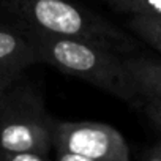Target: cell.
<instances>
[{
    "label": "cell",
    "mask_w": 161,
    "mask_h": 161,
    "mask_svg": "<svg viewBox=\"0 0 161 161\" xmlns=\"http://www.w3.org/2000/svg\"><path fill=\"white\" fill-rule=\"evenodd\" d=\"M22 32L35 46L40 62L52 65L63 74L84 79L122 101L139 104L141 97L123 57L115 51L92 41L54 36L27 27Z\"/></svg>",
    "instance_id": "6da1fadb"
},
{
    "label": "cell",
    "mask_w": 161,
    "mask_h": 161,
    "mask_svg": "<svg viewBox=\"0 0 161 161\" xmlns=\"http://www.w3.org/2000/svg\"><path fill=\"white\" fill-rule=\"evenodd\" d=\"M0 7L19 22L47 35L92 41L126 55L134 40L103 16L69 0H0Z\"/></svg>",
    "instance_id": "7a4b0ae2"
},
{
    "label": "cell",
    "mask_w": 161,
    "mask_h": 161,
    "mask_svg": "<svg viewBox=\"0 0 161 161\" xmlns=\"http://www.w3.org/2000/svg\"><path fill=\"white\" fill-rule=\"evenodd\" d=\"M51 122L32 87L14 80L0 92V152H32L47 159L52 150Z\"/></svg>",
    "instance_id": "3957f363"
},
{
    "label": "cell",
    "mask_w": 161,
    "mask_h": 161,
    "mask_svg": "<svg viewBox=\"0 0 161 161\" xmlns=\"http://www.w3.org/2000/svg\"><path fill=\"white\" fill-rule=\"evenodd\" d=\"M51 145L58 161H128L130 147L114 126L103 122H51Z\"/></svg>",
    "instance_id": "277c9868"
},
{
    "label": "cell",
    "mask_w": 161,
    "mask_h": 161,
    "mask_svg": "<svg viewBox=\"0 0 161 161\" xmlns=\"http://www.w3.org/2000/svg\"><path fill=\"white\" fill-rule=\"evenodd\" d=\"M36 62H40L36 49L24 32L0 25V71L18 79Z\"/></svg>",
    "instance_id": "5b68a950"
},
{
    "label": "cell",
    "mask_w": 161,
    "mask_h": 161,
    "mask_svg": "<svg viewBox=\"0 0 161 161\" xmlns=\"http://www.w3.org/2000/svg\"><path fill=\"white\" fill-rule=\"evenodd\" d=\"M123 63L141 100H161V62L145 57H123Z\"/></svg>",
    "instance_id": "8992f818"
},
{
    "label": "cell",
    "mask_w": 161,
    "mask_h": 161,
    "mask_svg": "<svg viewBox=\"0 0 161 161\" xmlns=\"http://www.w3.org/2000/svg\"><path fill=\"white\" fill-rule=\"evenodd\" d=\"M128 25L139 38L161 52V14H133Z\"/></svg>",
    "instance_id": "52a82bcc"
},
{
    "label": "cell",
    "mask_w": 161,
    "mask_h": 161,
    "mask_svg": "<svg viewBox=\"0 0 161 161\" xmlns=\"http://www.w3.org/2000/svg\"><path fill=\"white\" fill-rule=\"evenodd\" d=\"M108 7L122 14H161V0H104Z\"/></svg>",
    "instance_id": "ba28073f"
},
{
    "label": "cell",
    "mask_w": 161,
    "mask_h": 161,
    "mask_svg": "<svg viewBox=\"0 0 161 161\" xmlns=\"http://www.w3.org/2000/svg\"><path fill=\"white\" fill-rule=\"evenodd\" d=\"M2 161H46L43 155L32 152H0Z\"/></svg>",
    "instance_id": "9c48e42d"
},
{
    "label": "cell",
    "mask_w": 161,
    "mask_h": 161,
    "mask_svg": "<svg viewBox=\"0 0 161 161\" xmlns=\"http://www.w3.org/2000/svg\"><path fill=\"white\" fill-rule=\"evenodd\" d=\"M144 112L148 117V120L161 131V100H147Z\"/></svg>",
    "instance_id": "30bf717a"
},
{
    "label": "cell",
    "mask_w": 161,
    "mask_h": 161,
    "mask_svg": "<svg viewBox=\"0 0 161 161\" xmlns=\"http://www.w3.org/2000/svg\"><path fill=\"white\" fill-rule=\"evenodd\" d=\"M145 161H161V141L153 144L150 148H147L142 155Z\"/></svg>",
    "instance_id": "8fae6325"
},
{
    "label": "cell",
    "mask_w": 161,
    "mask_h": 161,
    "mask_svg": "<svg viewBox=\"0 0 161 161\" xmlns=\"http://www.w3.org/2000/svg\"><path fill=\"white\" fill-rule=\"evenodd\" d=\"M16 80V77L14 76H10V74H7V73H2L0 71V92H3L10 84H13Z\"/></svg>",
    "instance_id": "7c38bea8"
}]
</instances>
